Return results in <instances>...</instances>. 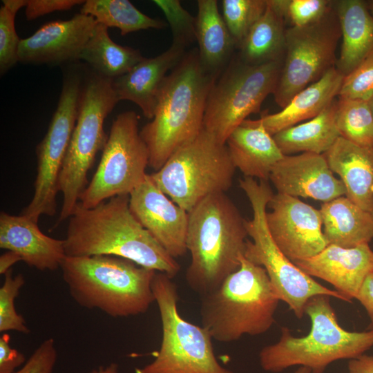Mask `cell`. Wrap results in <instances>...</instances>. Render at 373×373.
I'll use <instances>...</instances> for the list:
<instances>
[{
  "instance_id": "cell-2",
  "label": "cell",
  "mask_w": 373,
  "mask_h": 373,
  "mask_svg": "<svg viewBox=\"0 0 373 373\" xmlns=\"http://www.w3.org/2000/svg\"><path fill=\"white\" fill-rule=\"evenodd\" d=\"M218 77L202 66L196 48L186 52L164 77L153 117L140 131L153 170L202 131L207 99Z\"/></svg>"
},
{
  "instance_id": "cell-13",
  "label": "cell",
  "mask_w": 373,
  "mask_h": 373,
  "mask_svg": "<svg viewBox=\"0 0 373 373\" xmlns=\"http://www.w3.org/2000/svg\"><path fill=\"white\" fill-rule=\"evenodd\" d=\"M133 111L117 115L91 180L79 196L84 208H93L117 195H129L145 179L149 151Z\"/></svg>"
},
{
  "instance_id": "cell-38",
  "label": "cell",
  "mask_w": 373,
  "mask_h": 373,
  "mask_svg": "<svg viewBox=\"0 0 373 373\" xmlns=\"http://www.w3.org/2000/svg\"><path fill=\"white\" fill-rule=\"evenodd\" d=\"M338 96L367 102L373 97V53L343 77Z\"/></svg>"
},
{
  "instance_id": "cell-16",
  "label": "cell",
  "mask_w": 373,
  "mask_h": 373,
  "mask_svg": "<svg viewBox=\"0 0 373 373\" xmlns=\"http://www.w3.org/2000/svg\"><path fill=\"white\" fill-rule=\"evenodd\" d=\"M129 208L137 220L173 258L187 252L189 213L162 192L150 174L129 195Z\"/></svg>"
},
{
  "instance_id": "cell-12",
  "label": "cell",
  "mask_w": 373,
  "mask_h": 373,
  "mask_svg": "<svg viewBox=\"0 0 373 373\" xmlns=\"http://www.w3.org/2000/svg\"><path fill=\"white\" fill-rule=\"evenodd\" d=\"M85 68L76 62L65 68L57 108L44 137L36 147L34 193L21 213L36 222L41 216H52L57 211L58 180L77 118Z\"/></svg>"
},
{
  "instance_id": "cell-43",
  "label": "cell",
  "mask_w": 373,
  "mask_h": 373,
  "mask_svg": "<svg viewBox=\"0 0 373 373\" xmlns=\"http://www.w3.org/2000/svg\"><path fill=\"white\" fill-rule=\"evenodd\" d=\"M347 369L349 373H373V356L363 354L349 360Z\"/></svg>"
},
{
  "instance_id": "cell-6",
  "label": "cell",
  "mask_w": 373,
  "mask_h": 373,
  "mask_svg": "<svg viewBox=\"0 0 373 373\" xmlns=\"http://www.w3.org/2000/svg\"><path fill=\"white\" fill-rule=\"evenodd\" d=\"M330 298L316 295L307 301L305 314L311 321L308 334L296 337L283 327L278 341L261 349L258 358L264 371L278 373L293 366H303L312 373H323L332 363L357 358L373 347V329L363 332L343 329Z\"/></svg>"
},
{
  "instance_id": "cell-45",
  "label": "cell",
  "mask_w": 373,
  "mask_h": 373,
  "mask_svg": "<svg viewBox=\"0 0 373 373\" xmlns=\"http://www.w3.org/2000/svg\"><path fill=\"white\" fill-rule=\"evenodd\" d=\"M118 365L115 363H111L106 366H99L97 368L93 369L88 373H119Z\"/></svg>"
},
{
  "instance_id": "cell-47",
  "label": "cell",
  "mask_w": 373,
  "mask_h": 373,
  "mask_svg": "<svg viewBox=\"0 0 373 373\" xmlns=\"http://www.w3.org/2000/svg\"><path fill=\"white\" fill-rule=\"evenodd\" d=\"M368 8H369V10L372 14V15L373 16V1H371L369 5H368Z\"/></svg>"
},
{
  "instance_id": "cell-7",
  "label": "cell",
  "mask_w": 373,
  "mask_h": 373,
  "mask_svg": "<svg viewBox=\"0 0 373 373\" xmlns=\"http://www.w3.org/2000/svg\"><path fill=\"white\" fill-rule=\"evenodd\" d=\"M118 102L113 79L86 66L77 118L58 180L62 204L57 224L68 219L79 203L88 171L108 140L104 120Z\"/></svg>"
},
{
  "instance_id": "cell-46",
  "label": "cell",
  "mask_w": 373,
  "mask_h": 373,
  "mask_svg": "<svg viewBox=\"0 0 373 373\" xmlns=\"http://www.w3.org/2000/svg\"><path fill=\"white\" fill-rule=\"evenodd\" d=\"M294 373H312V371L306 367L300 366Z\"/></svg>"
},
{
  "instance_id": "cell-3",
  "label": "cell",
  "mask_w": 373,
  "mask_h": 373,
  "mask_svg": "<svg viewBox=\"0 0 373 373\" xmlns=\"http://www.w3.org/2000/svg\"><path fill=\"white\" fill-rule=\"evenodd\" d=\"M188 213L186 248L191 262L185 279L202 296L238 269L248 233L245 219L225 193L209 195Z\"/></svg>"
},
{
  "instance_id": "cell-18",
  "label": "cell",
  "mask_w": 373,
  "mask_h": 373,
  "mask_svg": "<svg viewBox=\"0 0 373 373\" xmlns=\"http://www.w3.org/2000/svg\"><path fill=\"white\" fill-rule=\"evenodd\" d=\"M269 180L277 193L323 202L346 193L343 183L334 177L323 154L285 155L272 168Z\"/></svg>"
},
{
  "instance_id": "cell-31",
  "label": "cell",
  "mask_w": 373,
  "mask_h": 373,
  "mask_svg": "<svg viewBox=\"0 0 373 373\" xmlns=\"http://www.w3.org/2000/svg\"><path fill=\"white\" fill-rule=\"evenodd\" d=\"M80 13L92 16L98 23L117 28L123 36L149 28L162 29L166 23L140 12L128 0H86Z\"/></svg>"
},
{
  "instance_id": "cell-42",
  "label": "cell",
  "mask_w": 373,
  "mask_h": 373,
  "mask_svg": "<svg viewBox=\"0 0 373 373\" xmlns=\"http://www.w3.org/2000/svg\"><path fill=\"white\" fill-rule=\"evenodd\" d=\"M355 299L365 308L373 323V272L366 277Z\"/></svg>"
},
{
  "instance_id": "cell-35",
  "label": "cell",
  "mask_w": 373,
  "mask_h": 373,
  "mask_svg": "<svg viewBox=\"0 0 373 373\" xmlns=\"http://www.w3.org/2000/svg\"><path fill=\"white\" fill-rule=\"evenodd\" d=\"M26 281L21 274L12 275L10 269L4 274V280L0 287V332L15 331L22 334H29L28 328L23 317L17 313L15 299Z\"/></svg>"
},
{
  "instance_id": "cell-1",
  "label": "cell",
  "mask_w": 373,
  "mask_h": 373,
  "mask_svg": "<svg viewBox=\"0 0 373 373\" xmlns=\"http://www.w3.org/2000/svg\"><path fill=\"white\" fill-rule=\"evenodd\" d=\"M66 256H115L173 278L180 266L137 220L129 195L111 198L93 208L79 202L64 239Z\"/></svg>"
},
{
  "instance_id": "cell-39",
  "label": "cell",
  "mask_w": 373,
  "mask_h": 373,
  "mask_svg": "<svg viewBox=\"0 0 373 373\" xmlns=\"http://www.w3.org/2000/svg\"><path fill=\"white\" fill-rule=\"evenodd\" d=\"M57 360L54 338L44 340L26 363L14 373H53Z\"/></svg>"
},
{
  "instance_id": "cell-10",
  "label": "cell",
  "mask_w": 373,
  "mask_h": 373,
  "mask_svg": "<svg viewBox=\"0 0 373 373\" xmlns=\"http://www.w3.org/2000/svg\"><path fill=\"white\" fill-rule=\"evenodd\" d=\"M156 271L152 290L162 323V341L154 360L135 373H234L218 362L212 337L203 327L184 319L178 312L176 285Z\"/></svg>"
},
{
  "instance_id": "cell-11",
  "label": "cell",
  "mask_w": 373,
  "mask_h": 373,
  "mask_svg": "<svg viewBox=\"0 0 373 373\" xmlns=\"http://www.w3.org/2000/svg\"><path fill=\"white\" fill-rule=\"evenodd\" d=\"M282 63L249 65L233 57L211 89L203 128L226 144L231 133L249 115L259 112L265 99L274 93Z\"/></svg>"
},
{
  "instance_id": "cell-37",
  "label": "cell",
  "mask_w": 373,
  "mask_h": 373,
  "mask_svg": "<svg viewBox=\"0 0 373 373\" xmlns=\"http://www.w3.org/2000/svg\"><path fill=\"white\" fill-rule=\"evenodd\" d=\"M167 19L171 28L173 41L185 48L193 41L195 37V18L186 10L178 0H154Z\"/></svg>"
},
{
  "instance_id": "cell-4",
  "label": "cell",
  "mask_w": 373,
  "mask_h": 373,
  "mask_svg": "<svg viewBox=\"0 0 373 373\" xmlns=\"http://www.w3.org/2000/svg\"><path fill=\"white\" fill-rule=\"evenodd\" d=\"M61 270L71 298L79 306L114 318L144 314L155 302L156 271L121 257L66 256Z\"/></svg>"
},
{
  "instance_id": "cell-8",
  "label": "cell",
  "mask_w": 373,
  "mask_h": 373,
  "mask_svg": "<svg viewBox=\"0 0 373 373\" xmlns=\"http://www.w3.org/2000/svg\"><path fill=\"white\" fill-rule=\"evenodd\" d=\"M239 183L253 211L252 218L245 220L246 229L252 240L247 241L245 257L265 269L280 300L286 303L299 319L305 314V305L312 296L327 295L347 302L337 291L325 287L303 272L276 245L266 220L267 204L274 195L267 182H258L245 177Z\"/></svg>"
},
{
  "instance_id": "cell-40",
  "label": "cell",
  "mask_w": 373,
  "mask_h": 373,
  "mask_svg": "<svg viewBox=\"0 0 373 373\" xmlns=\"http://www.w3.org/2000/svg\"><path fill=\"white\" fill-rule=\"evenodd\" d=\"M84 2L82 0H26V17L33 20L55 11L70 10Z\"/></svg>"
},
{
  "instance_id": "cell-22",
  "label": "cell",
  "mask_w": 373,
  "mask_h": 373,
  "mask_svg": "<svg viewBox=\"0 0 373 373\" xmlns=\"http://www.w3.org/2000/svg\"><path fill=\"white\" fill-rule=\"evenodd\" d=\"M323 155L332 171L340 176L345 196L373 214V148L339 137Z\"/></svg>"
},
{
  "instance_id": "cell-23",
  "label": "cell",
  "mask_w": 373,
  "mask_h": 373,
  "mask_svg": "<svg viewBox=\"0 0 373 373\" xmlns=\"http://www.w3.org/2000/svg\"><path fill=\"white\" fill-rule=\"evenodd\" d=\"M236 169L245 177L269 180L274 166L285 155L274 137L256 119L245 120L226 141Z\"/></svg>"
},
{
  "instance_id": "cell-17",
  "label": "cell",
  "mask_w": 373,
  "mask_h": 373,
  "mask_svg": "<svg viewBox=\"0 0 373 373\" xmlns=\"http://www.w3.org/2000/svg\"><path fill=\"white\" fill-rule=\"evenodd\" d=\"M97 23L94 17L80 12L68 20L48 22L21 39L19 61L50 65L76 63Z\"/></svg>"
},
{
  "instance_id": "cell-9",
  "label": "cell",
  "mask_w": 373,
  "mask_h": 373,
  "mask_svg": "<svg viewBox=\"0 0 373 373\" xmlns=\"http://www.w3.org/2000/svg\"><path fill=\"white\" fill-rule=\"evenodd\" d=\"M235 169L226 144L203 128L150 175L163 193L189 212L209 195L226 193Z\"/></svg>"
},
{
  "instance_id": "cell-48",
  "label": "cell",
  "mask_w": 373,
  "mask_h": 373,
  "mask_svg": "<svg viewBox=\"0 0 373 373\" xmlns=\"http://www.w3.org/2000/svg\"><path fill=\"white\" fill-rule=\"evenodd\" d=\"M369 104L373 114V97L369 101Z\"/></svg>"
},
{
  "instance_id": "cell-41",
  "label": "cell",
  "mask_w": 373,
  "mask_h": 373,
  "mask_svg": "<svg viewBox=\"0 0 373 373\" xmlns=\"http://www.w3.org/2000/svg\"><path fill=\"white\" fill-rule=\"evenodd\" d=\"M10 335L0 336V373H14L27 361L24 354L10 345Z\"/></svg>"
},
{
  "instance_id": "cell-27",
  "label": "cell",
  "mask_w": 373,
  "mask_h": 373,
  "mask_svg": "<svg viewBox=\"0 0 373 373\" xmlns=\"http://www.w3.org/2000/svg\"><path fill=\"white\" fill-rule=\"evenodd\" d=\"M320 211L328 245L353 248L373 239V214L346 196L323 202Z\"/></svg>"
},
{
  "instance_id": "cell-15",
  "label": "cell",
  "mask_w": 373,
  "mask_h": 373,
  "mask_svg": "<svg viewBox=\"0 0 373 373\" xmlns=\"http://www.w3.org/2000/svg\"><path fill=\"white\" fill-rule=\"evenodd\" d=\"M267 207L271 209L266 213L270 234L291 261L312 258L328 245L320 209L279 193L274 194Z\"/></svg>"
},
{
  "instance_id": "cell-30",
  "label": "cell",
  "mask_w": 373,
  "mask_h": 373,
  "mask_svg": "<svg viewBox=\"0 0 373 373\" xmlns=\"http://www.w3.org/2000/svg\"><path fill=\"white\" fill-rule=\"evenodd\" d=\"M144 57L139 50L115 43L108 27L97 23L79 60L97 73L113 79L128 73Z\"/></svg>"
},
{
  "instance_id": "cell-36",
  "label": "cell",
  "mask_w": 373,
  "mask_h": 373,
  "mask_svg": "<svg viewBox=\"0 0 373 373\" xmlns=\"http://www.w3.org/2000/svg\"><path fill=\"white\" fill-rule=\"evenodd\" d=\"M294 27H302L323 19L332 8L328 0H269Z\"/></svg>"
},
{
  "instance_id": "cell-20",
  "label": "cell",
  "mask_w": 373,
  "mask_h": 373,
  "mask_svg": "<svg viewBox=\"0 0 373 373\" xmlns=\"http://www.w3.org/2000/svg\"><path fill=\"white\" fill-rule=\"evenodd\" d=\"M0 247L16 253L28 266L39 271L61 268L66 256L64 240L49 237L37 222L21 214L0 213Z\"/></svg>"
},
{
  "instance_id": "cell-26",
  "label": "cell",
  "mask_w": 373,
  "mask_h": 373,
  "mask_svg": "<svg viewBox=\"0 0 373 373\" xmlns=\"http://www.w3.org/2000/svg\"><path fill=\"white\" fill-rule=\"evenodd\" d=\"M195 37L202 66L219 76L230 63L236 43L219 12L218 1L198 0Z\"/></svg>"
},
{
  "instance_id": "cell-14",
  "label": "cell",
  "mask_w": 373,
  "mask_h": 373,
  "mask_svg": "<svg viewBox=\"0 0 373 373\" xmlns=\"http://www.w3.org/2000/svg\"><path fill=\"white\" fill-rule=\"evenodd\" d=\"M341 37V28L333 7L315 23L286 29L284 58L273 93L281 108L295 95L336 67L335 52Z\"/></svg>"
},
{
  "instance_id": "cell-28",
  "label": "cell",
  "mask_w": 373,
  "mask_h": 373,
  "mask_svg": "<svg viewBox=\"0 0 373 373\" xmlns=\"http://www.w3.org/2000/svg\"><path fill=\"white\" fill-rule=\"evenodd\" d=\"M336 113L335 99L315 117L285 128L273 137L284 155L298 152L324 154L340 137Z\"/></svg>"
},
{
  "instance_id": "cell-44",
  "label": "cell",
  "mask_w": 373,
  "mask_h": 373,
  "mask_svg": "<svg viewBox=\"0 0 373 373\" xmlns=\"http://www.w3.org/2000/svg\"><path fill=\"white\" fill-rule=\"evenodd\" d=\"M21 261V258L15 252L7 251L0 257V274H5L12 269V266L17 262Z\"/></svg>"
},
{
  "instance_id": "cell-32",
  "label": "cell",
  "mask_w": 373,
  "mask_h": 373,
  "mask_svg": "<svg viewBox=\"0 0 373 373\" xmlns=\"http://www.w3.org/2000/svg\"><path fill=\"white\" fill-rule=\"evenodd\" d=\"M336 122L340 137L358 146L373 148V114L369 102L338 97Z\"/></svg>"
},
{
  "instance_id": "cell-5",
  "label": "cell",
  "mask_w": 373,
  "mask_h": 373,
  "mask_svg": "<svg viewBox=\"0 0 373 373\" xmlns=\"http://www.w3.org/2000/svg\"><path fill=\"white\" fill-rule=\"evenodd\" d=\"M280 300L265 269L244 256L238 269L201 296L202 326L220 343L260 335L274 324Z\"/></svg>"
},
{
  "instance_id": "cell-25",
  "label": "cell",
  "mask_w": 373,
  "mask_h": 373,
  "mask_svg": "<svg viewBox=\"0 0 373 373\" xmlns=\"http://www.w3.org/2000/svg\"><path fill=\"white\" fill-rule=\"evenodd\" d=\"M343 75L332 68L319 80L307 86L278 113L262 115L256 121L271 135L311 119L330 105L338 96Z\"/></svg>"
},
{
  "instance_id": "cell-29",
  "label": "cell",
  "mask_w": 373,
  "mask_h": 373,
  "mask_svg": "<svg viewBox=\"0 0 373 373\" xmlns=\"http://www.w3.org/2000/svg\"><path fill=\"white\" fill-rule=\"evenodd\" d=\"M285 19L267 0L265 11L238 47V58L249 65L282 61L285 49Z\"/></svg>"
},
{
  "instance_id": "cell-33",
  "label": "cell",
  "mask_w": 373,
  "mask_h": 373,
  "mask_svg": "<svg viewBox=\"0 0 373 373\" xmlns=\"http://www.w3.org/2000/svg\"><path fill=\"white\" fill-rule=\"evenodd\" d=\"M267 0H222V17L240 46L249 31L266 10Z\"/></svg>"
},
{
  "instance_id": "cell-21",
  "label": "cell",
  "mask_w": 373,
  "mask_h": 373,
  "mask_svg": "<svg viewBox=\"0 0 373 373\" xmlns=\"http://www.w3.org/2000/svg\"><path fill=\"white\" fill-rule=\"evenodd\" d=\"M185 48L173 42L160 55L144 57L126 74L113 79V87L117 99L128 100L142 111L145 117L152 119L156 106L158 88L167 72L174 68L184 54Z\"/></svg>"
},
{
  "instance_id": "cell-24",
  "label": "cell",
  "mask_w": 373,
  "mask_h": 373,
  "mask_svg": "<svg viewBox=\"0 0 373 373\" xmlns=\"http://www.w3.org/2000/svg\"><path fill=\"white\" fill-rule=\"evenodd\" d=\"M332 7L342 37L336 68L344 77L373 53V16L361 0L333 1Z\"/></svg>"
},
{
  "instance_id": "cell-34",
  "label": "cell",
  "mask_w": 373,
  "mask_h": 373,
  "mask_svg": "<svg viewBox=\"0 0 373 373\" xmlns=\"http://www.w3.org/2000/svg\"><path fill=\"white\" fill-rule=\"evenodd\" d=\"M0 8V74L4 75L19 61L20 41L15 26L17 12L26 0H3Z\"/></svg>"
},
{
  "instance_id": "cell-19",
  "label": "cell",
  "mask_w": 373,
  "mask_h": 373,
  "mask_svg": "<svg viewBox=\"0 0 373 373\" xmlns=\"http://www.w3.org/2000/svg\"><path fill=\"white\" fill-rule=\"evenodd\" d=\"M292 262L309 276L331 284L351 303L366 277L373 272V250L369 244L353 248L328 245L312 258Z\"/></svg>"
}]
</instances>
